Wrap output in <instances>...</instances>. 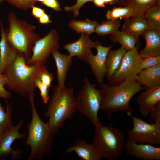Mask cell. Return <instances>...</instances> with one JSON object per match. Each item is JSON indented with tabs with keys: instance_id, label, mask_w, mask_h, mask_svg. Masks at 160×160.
I'll list each match as a JSON object with an SVG mask.
<instances>
[{
	"instance_id": "8d00e7d4",
	"label": "cell",
	"mask_w": 160,
	"mask_h": 160,
	"mask_svg": "<svg viewBox=\"0 0 160 160\" xmlns=\"http://www.w3.org/2000/svg\"><path fill=\"white\" fill-rule=\"evenodd\" d=\"M41 4L47 7L53 9L55 11H61L60 5L57 0H45Z\"/></svg>"
},
{
	"instance_id": "d4e9b609",
	"label": "cell",
	"mask_w": 160,
	"mask_h": 160,
	"mask_svg": "<svg viewBox=\"0 0 160 160\" xmlns=\"http://www.w3.org/2000/svg\"><path fill=\"white\" fill-rule=\"evenodd\" d=\"M158 0H130L125 6L129 7L135 16L144 15L149 9L157 4Z\"/></svg>"
},
{
	"instance_id": "7c38bea8",
	"label": "cell",
	"mask_w": 160,
	"mask_h": 160,
	"mask_svg": "<svg viewBox=\"0 0 160 160\" xmlns=\"http://www.w3.org/2000/svg\"><path fill=\"white\" fill-rule=\"evenodd\" d=\"M80 34L81 37L77 40L66 44L63 47L68 51L72 57L76 56L78 59L87 63L89 57L93 54L92 49L96 48L97 46L101 43L97 41H93L87 34Z\"/></svg>"
},
{
	"instance_id": "4dcf8cb0",
	"label": "cell",
	"mask_w": 160,
	"mask_h": 160,
	"mask_svg": "<svg viewBox=\"0 0 160 160\" xmlns=\"http://www.w3.org/2000/svg\"><path fill=\"white\" fill-rule=\"evenodd\" d=\"M37 77L44 84L50 87H52V82L54 76L53 74L48 71L45 65L42 66L40 68Z\"/></svg>"
},
{
	"instance_id": "52a82bcc",
	"label": "cell",
	"mask_w": 160,
	"mask_h": 160,
	"mask_svg": "<svg viewBox=\"0 0 160 160\" xmlns=\"http://www.w3.org/2000/svg\"><path fill=\"white\" fill-rule=\"evenodd\" d=\"M83 82L76 97V111L83 114L95 125L100 122L98 113L101 101L100 91L96 88V84H91L87 78H84Z\"/></svg>"
},
{
	"instance_id": "9c48e42d",
	"label": "cell",
	"mask_w": 160,
	"mask_h": 160,
	"mask_svg": "<svg viewBox=\"0 0 160 160\" xmlns=\"http://www.w3.org/2000/svg\"><path fill=\"white\" fill-rule=\"evenodd\" d=\"M59 36L55 29L51 30L43 37L40 38L35 43L32 49L31 57L26 61L29 65H45L50 55L60 48Z\"/></svg>"
},
{
	"instance_id": "836d02e7",
	"label": "cell",
	"mask_w": 160,
	"mask_h": 160,
	"mask_svg": "<svg viewBox=\"0 0 160 160\" xmlns=\"http://www.w3.org/2000/svg\"><path fill=\"white\" fill-rule=\"evenodd\" d=\"M92 0H77L76 3L74 5L71 6H66L64 8V10L66 11L72 12L73 17L76 18L79 15V10L83 5L86 3L92 1Z\"/></svg>"
},
{
	"instance_id": "60d3db41",
	"label": "cell",
	"mask_w": 160,
	"mask_h": 160,
	"mask_svg": "<svg viewBox=\"0 0 160 160\" xmlns=\"http://www.w3.org/2000/svg\"><path fill=\"white\" fill-rule=\"evenodd\" d=\"M105 4H109L110 5L118 4L119 0H104Z\"/></svg>"
},
{
	"instance_id": "ba28073f",
	"label": "cell",
	"mask_w": 160,
	"mask_h": 160,
	"mask_svg": "<svg viewBox=\"0 0 160 160\" xmlns=\"http://www.w3.org/2000/svg\"><path fill=\"white\" fill-rule=\"evenodd\" d=\"M132 119L133 127L126 130L128 139L138 144L160 145V124H149L141 119L127 114Z\"/></svg>"
},
{
	"instance_id": "9a60e30c",
	"label": "cell",
	"mask_w": 160,
	"mask_h": 160,
	"mask_svg": "<svg viewBox=\"0 0 160 160\" xmlns=\"http://www.w3.org/2000/svg\"><path fill=\"white\" fill-rule=\"evenodd\" d=\"M136 100L140 114L148 117L154 107L160 102V85L146 88L139 94Z\"/></svg>"
},
{
	"instance_id": "2e32d148",
	"label": "cell",
	"mask_w": 160,
	"mask_h": 160,
	"mask_svg": "<svg viewBox=\"0 0 160 160\" xmlns=\"http://www.w3.org/2000/svg\"><path fill=\"white\" fill-rule=\"evenodd\" d=\"M0 25L1 37L0 41V73H3L5 69L14 63L19 53L7 42L1 21Z\"/></svg>"
},
{
	"instance_id": "44dd1931",
	"label": "cell",
	"mask_w": 160,
	"mask_h": 160,
	"mask_svg": "<svg viewBox=\"0 0 160 160\" xmlns=\"http://www.w3.org/2000/svg\"><path fill=\"white\" fill-rule=\"evenodd\" d=\"M142 86L146 88L160 85V64L143 70L136 77Z\"/></svg>"
},
{
	"instance_id": "1f68e13d",
	"label": "cell",
	"mask_w": 160,
	"mask_h": 160,
	"mask_svg": "<svg viewBox=\"0 0 160 160\" xmlns=\"http://www.w3.org/2000/svg\"><path fill=\"white\" fill-rule=\"evenodd\" d=\"M10 4L20 9L26 10L31 9L37 2L34 0H5Z\"/></svg>"
},
{
	"instance_id": "7402d4cb",
	"label": "cell",
	"mask_w": 160,
	"mask_h": 160,
	"mask_svg": "<svg viewBox=\"0 0 160 160\" xmlns=\"http://www.w3.org/2000/svg\"><path fill=\"white\" fill-rule=\"evenodd\" d=\"M148 29V23L144 15H139L124 19L121 31L139 36H142Z\"/></svg>"
},
{
	"instance_id": "4fadbf2b",
	"label": "cell",
	"mask_w": 160,
	"mask_h": 160,
	"mask_svg": "<svg viewBox=\"0 0 160 160\" xmlns=\"http://www.w3.org/2000/svg\"><path fill=\"white\" fill-rule=\"evenodd\" d=\"M113 45L105 47L101 44L96 47L97 51L96 55L93 54L88 58L87 63L91 67L92 71L99 85L103 84L106 76V69L105 64L106 58L109 50Z\"/></svg>"
},
{
	"instance_id": "5b68a950",
	"label": "cell",
	"mask_w": 160,
	"mask_h": 160,
	"mask_svg": "<svg viewBox=\"0 0 160 160\" xmlns=\"http://www.w3.org/2000/svg\"><path fill=\"white\" fill-rule=\"evenodd\" d=\"M52 89L53 95L44 115L49 118L47 123L55 134L77 111L73 87L62 89L55 86Z\"/></svg>"
},
{
	"instance_id": "f1b7e54d",
	"label": "cell",
	"mask_w": 160,
	"mask_h": 160,
	"mask_svg": "<svg viewBox=\"0 0 160 160\" xmlns=\"http://www.w3.org/2000/svg\"><path fill=\"white\" fill-rule=\"evenodd\" d=\"M131 9L127 6L113 7L111 10H108L106 16L108 20H116L119 18L127 19L135 16Z\"/></svg>"
},
{
	"instance_id": "f35d334b",
	"label": "cell",
	"mask_w": 160,
	"mask_h": 160,
	"mask_svg": "<svg viewBox=\"0 0 160 160\" xmlns=\"http://www.w3.org/2000/svg\"><path fill=\"white\" fill-rule=\"evenodd\" d=\"M39 23L41 24H48L52 22L49 16L45 12L39 19Z\"/></svg>"
},
{
	"instance_id": "603a6c76",
	"label": "cell",
	"mask_w": 160,
	"mask_h": 160,
	"mask_svg": "<svg viewBox=\"0 0 160 160\" xmlns=\"http://www.w3.org/2000/svg\"><path fill=\"white\" fill-rule=\"evenodd\" d=\"M139 37L128 32L118 30L110 35V39L113 44L119 43L128 51L137 46Z\"/></svg>"
},
{
	"instance_id": "cb8c5ba5",
	"label": "cell",
	"mask_w": 160,
	"mask_h": 160,
	"mask_svg": "<svg viewBox=\"0 0 160 160\" xmlns=\"http://www.w3.org/2000/svg\"><path fill=\"white\" fill-rule=\"evenodd\" d=\"M99 23L88 19L82 20H71L68 23V26L78 33L89 35L95 32L96 28Z\"/></svg>"
},
{
	"instance_id": "8fae6325",
	"label": "cell",
	"mask_w": 160,
	"mask_h": 160,
	"mask_svg": "<svg viewBox=\"0 0 160 160\" xmlns=\"http://www.w3.org/2000/svg\"><path fill=\"white\" fill-rule=\"evenodd\" d=\"M24 123L23 120L21 119L16 125L0 133V158L8 156L15 159L21 157L23 151L13 149L12 145L15 140H23L27 137V133L20 132Z\"/></svg>"
},
{
	"instance_id": "8992f818",
	"label": "cell",
	"mask_w": 160,
	"mask_h": 160,
	"mask_svg": "<svg viewBox=\"0 0 160 160\" xmlns=\"http://www.w3.org/2000/svg\"><path fill=\"white\" fill-rule=\"evenodd\" d=\"M95 126L92 144L98 154L102 159H119L121 156L126 140L123 133L112 124L105 126L100 122Z\"/></svg>"
},
{
	"instance_id": "f6af8a7d",
	"label": "cell",
	"mask_w": 160,
	"mask_h": 160,
	"mask_svg": "<svg viewBox=\"0 0 160 160\" xmlns=\"http://www.w3.org/2000/svg\"></svg>"
},
{
	"instance_id": "7bdbcfd3",
	"label": "cell",
	"mask_w": 160,
	"mask_h": 160,
	"mask_svg": "<svg viewBox=\"0 0 160 160\" xmlns=\"http://www.w3.org/2000/svg\"><path fill=\"white\" fill-rule=\"evenodd\" d=\"M36 2L38 1L41 2V3L44 2L45 0H34Z\"/></svg>"
},
{
	"instance_id": "b9f144b4",
	"label": "cell",
	"mask_w": 160,
	"mask_h": 160,
	"mask_svg": "<svg viewBox=\"0 0 160 160\" xmlns=\"http://www.w3.org/2000/svg\"><path fill=\"white\" fill-rule=\"evenodd\" d=\"M129 0H119L118 4L125 6Z\"/></svg>"
},
{
	"instance_id": "ab89813d",
	"label": "cell",
	"mask_w": 160,
	"mask_h": 160,
	"mask_svg": "<svg viewBox=\"0 0 160 160\" xmlns=\"http://www.w3.org/2000/svg\"><path fill=\"white\" fill-rule=\"evenodd\" d=\"M92 1L97 6L103 7L105 6V3L104 0H93Z\"/></svg>"
},
{
	"instance_id": "5bb4252c",
	"label": "cell",
	"mask_w": 160,
	"mask_h": 160,
	"mask_svg": "<svg viewBox=\"0 0 160 160\" xmlns=\"http://www.w3.org/2000/svg\"><path fill=\"white\" fill-rule=\"evenodd\" d=\"M127 150L126 154L144 160H160V147H156L152 145L138 144L126 138L124 144Z\"/></svg>"
},
{
	"instance_id": "484cf974",
	"label": "cell",
	"mask_w": 160,
	"mask_h": 160,
	"mask_svg": "<svg viewBox=\"0 0 160 160\" xmlns=\"http://www.w3.org/2000/svg\"><path fill=\"white\" fill-rule=\"evenodd\" d=\"M144 15L149 29L160 31V6H153L147 10Z\"/></svg>"
},
{
	"instance_id": "3957f363",
	"label": "cell",
	"mask_w": 160,
	"mask_h": 160,
	"mask_svg": "<svg viewBox=\"0 0 160 160\" xmlns=\"http://www.w3.org/2000/svg\"><path fill=\"white\" fill-rule=\"evenodd\" d=\"M42 66L28 65L25 58L19 54L14 63L2 73L7 80L5 86L23 97H35L34 81Z\"/></svg>"
},
{
	"instance_id": "e575fe53",
	"label": "cell",
	"mask_w": 160,
	"mask_h": 160,
	"mask_svg": "<svg viewBox=\"0 0 160 160\" xmlns=\"http://www.w3.org/2000/svg\"><path fill=\"white\" fill-rule=\"evenodd\" d=\"M7 83V79L2 73H0V97L5 100L11 97V93L9 91L6 90L4 86Z\"/></svg>"
},
{
	"instance_id": "ffe728a7",
	"label": "cell",
	"mask_w": 160,
	"mask_h": 160,
	"mask_svg": "<svg viewBox=\"0 0 160 160\" xmlns=\"http://www.w3.org/2000/svg\"><path fill=\"white\" fill-rule=\"evenodd\" d=\"M127 52L126 49L122 47L116 50H112L110 49L108 51L105 62V76L109 82L119 68L122 59Z\"/></svg>"
},
{
	"instance_id": "277c9868",
	"label": "cell",
	"mask_w": 160,
	"mask_h": 160,
	"mask_svg": "<svg viewBox=\"0 0 160 160\" xmlns=\"http://www.w3.org/2000/svg\"><path fill=\"white\" fill-rule=\"evenodd\" d=\"M7 18L9 26L4 31L6 39L26 61L31 57L33 47L40 36L35 32V25L19 19L14 12L9 13Z\"/></svg>"
},
{
	"instance_id": "7a4b0ae2",
	"label": "cell",
	"mask_w": 160,
	"mask_h": 160,
	"mask_svg": "<svg viewBox=\"0 0 160 160\" xmlns=\"http://www.w3.org/2000/svg\"><path fill=\"white\" fill-rule=\"evenodd\" d=\"M34 97L28 98L32 119L27 127V135L24 145L31 149L28 160H42L52 153L55 134L48 123H44L39 116L35 108Z\"/></svg>"
},
{
	"instance_id": "ee69618b",
	"label": "cell",
	"mask_w": 160,
	"mask_h": 160,
	"mask_svg": "<svg viewBox=\"0 0 160 160\" xmlns=\"http://www.w3.org/2000/svg\"><path fill=\"white\" fill-rule=\"evenodd\" d=\"M4 0H0V5L4 1Z\"/></svg>"
},
{
	"instance_id": "f546056e",
	"label": "cell",
	"mask_w": 160,
	"mask_h": 160,
	"mask_svg": "<svg viewBox=\"0 0 160 160\" xmlns=\"http://www.w3.org/2000/svg\"><path fill=\"white\" fill-rule=\"evenodd\" d=\"M34 84L35 88H38L40 90L42 102L44 104L47 103L49 99V91L50 87L43 83L37 76L34 79Z\"/></svg>"
},
{
	"instance_id": "30bf717a",
	"label": "cell",
	"mask_w": 160,
	"mask_h": 160,
	"mask_svg": "<svg viewBox=\"0 0 160 160\" xmlns=\"http://www.w3.org/2000/svg\"><path fill=\"white\" fill-rule=\"evenodd\" d=\"M138 46L127 51L124 56L120 67L108 84L116 85L129 78L136 77L142 70L141 68L142 58L138 51Z\"/></svg>"
},
{
	"instance_id": "6da1fadb",
	"label": "cell",
	"mask_w": 160,
	"mask_h": 160,
	"mask_svg": "<svg viewBox=\"0 0 160 160\" xmlns=\"http://www.w3.org/2000/svg\"><path fill=\"white\" fill-rule=\"evenodd\" d=\"M136 78H129L116 85L103 83L99 85L101 96L100 109L105 111L109 118L117 112H124L127 114L133 113L130 100L135 94L146 88L142 87Z\"/></svg>"
},
{
	"instance_id": "d590c367",
	"label": "cell",
	"mask_w": 160,
	"mask_h": 160,
	"mask_svg": "<svg viewBox=\"0 0 160 160\" xmlns=\"http://www.w3.org/2000/svg\"><path fill=\"white\" fill-rule=\"evenodd\" d=\"M150 114L155 123L160 124V102L154 107Z\"/></svg>"
},
{
	"instance_id": "74e56055",
	"label": "cell",
	"mask_w": 160,
	"mask_h": 160,
	"mask_svg": "<svg viewBox=\"0 0 160 160\" xmlns=\"http://www.w3.org/2000/svg\"><path fill=\"white\" fill-rule=\"evenodd\" d=\"M31 9V12L32 15L38 19L45 13L44 9L35 6H33Z\"/></svg>"
},
{
	"instance_id": "d6a6232c",
	"label": "cell",
	"mask_w": 160,
	"mask_h": 160,
	"mask_svg": "<svg viewBox=\"0 0 160 160\" xmlns=\"http://www.w3.org/2000/svg\"><path fill=\"white\" fill-rule=\"evenodd\" d=\"M160 64V56L142 58L141 68L142 70L155 66Z\"/></svg>"
},
{
	"instance_id": "e0dca14e",
	"label": "cell",
	"mask_w": 160,
	"mask_h": 160,
	"mask_svg": "<svg viewBox=\"0 0 160 160\" xmlns=\"http://www.w3.org/2000/svg\"><path fill=\"white\" fill-rule=\"evenodd\" d=\"M142 36L146 45L139 53L141 58L160 56V31L148 29Z\"/></svg>"
},
{
	"instance_id": "ac0fdd59",
	"label": "cell",
	"mask_w": 160,
	"mask_h": 160,
	"mask_svg": "<svg viewBox=\"0 0 160 160\" xmlns=\"http://www.w3.org/2000/svg\"><path fill=\"white\" fill-rule=\"evenodd\" d=\"M52 54L57 69L58 86L61 89H64L67 74L73 63L72 57L69 54L60 53L58 50L55 51Z\"/></svg>"
},
{
	"instance_id": "83f0119b",
	"label": "cell",
	"mask_w": 160,
	"mask_h": 160,
	"mask_svg": "<svg viewBox=\"0 0 160 160\" xmlns=\"http://www.w3.org/2000/svg\"><path fill=\"white\" fill-rule=\"evenodd\" d=\"M120 25L121 22L118 19L103 21L99 23L96 28L95 32L102 36L111 35L118 30Z\"/></svg>"
},
{
	"instance_id": "4316f807",
	"label": "cell",
	"mask_w": 160,
	"mask_h": 160,
	"mask_svg": "<svg viewBox=\"0 0 160 160\" xmlns=\"http://www.w3.org/2000/svg\"><path fill=\"white\" fill-rule=\"evenodd\" d=\"M6 111L0 103V133L4 132L14 126L12 120V107L11 103L9 104L5 99Z\"/></svg>"
},
{
	"instance_id": "d6986e66",
	"label": "cell",
	"mask_w": 160,
	"mask_h": 160,
	"mask_svg": "<svg viewBox=\"0 0 160 160\" xmlns=\"http://www.w3.org/2000/svg\"><path fill=\"white\" fill-rule=\"evenodd\" d=\"M75 152L80 158L85 160H100V156L92 144L87 143L85 140L78 138L73 145L69 147L65 152Z\"/></svg>"
}]
</instances>
